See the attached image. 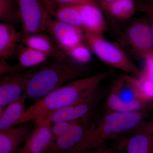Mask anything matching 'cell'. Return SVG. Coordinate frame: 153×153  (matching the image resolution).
<instances>
[{"instance_id":"obj_21","label":"cell","mask_w":153,"mask_h":153,"mask_svg":"<svg viewBox=\"0 0 153 153\" xmlns=\"http://www.w3.org/2000/svg\"><path fill=\"white\" fill-rule=\"evenodd\" d=\"M0 21L12 25L20 21L16 0H0Z\"/></svg>"},{"instance_id":"obj_17","label":"cell","mask_w":153,"mask_h":153,"mask_svg":"<svg viewBox=\"0 0 153 153\" xmlns=\"http://www.w3.org/2000/svg\"><path fill=\"white\" fill-rule=\"evenodd\" d=\"M47 7L51 15L54 16L56 20L81 27V16L75 5L58 4L49 1Z\"/></svg>"},{"instance_id":"obj_1","label":"cell","mask_w":153,"mask_h":153,"mask_svg":"<svg viewBox=\"0 0 153 153\" xmlns=\"http://www.w3.org/2000/svg\"><path fill=\"white\" fill-rule=\"evenodd\" d=\"M111 68L97 74L75 79L36 100L26 109L16 126L35 121L36 119L82 100L97 90L99 85L114 72Z\"/></svg>"},{"instance_id":"obj_32","label":"cell","mask_w":153,"mask_h":153,"mask_svg":"<svg viewBox=\"0 0 153 153\" xmlns=\"http://www.w3.org/2000/svg\"><path fill=\"white\" fill-rule=\"evenodd\" d=\"M102 153H114V152L112 149L103 148Z\"/></svg>"},{"instance_id":"obj_8","label":"cell","mask_w":153,"mask_h":153,"mask_svg":"<svg viewBox=\"0 0 153 153\" xmlns=\"http://www.w3.org/2000/svg\"><path fill=\"white\" fill-rule=\"evenodd\" d=\"M46 32L63 52L85 43V32L81 27L65 24L57 20H51Z\"/></svg>"},{"instance_id":"obj_26","label":"cell","mask_w":153,"mask_h":153,"mask_svg":"<svg viewBox=\"0 0 153 153\" xmlns=\"http://www.w3.org/2000/svg\"><path fill=\"white\" fill-rule=\"evenodd\" d=\"M7 59L0 57V74L1 75L10 74L24 71L28 68L21 67L17 64L16 66L10 65L7 63Z\"/></svg>"},{"instance_id":"obj_20","label":"cell","mask_w":153,"mask_h":153,"mask_svg":"<svg viewBox=\"0 0 153 153\" xmlns=\"http://www.w3.org/2000/svg\"><path fill=\"white\" fill-rule=\"evenodd\" d=\"M102 10L108 16L121 20L129 19L137 11L134 0H116Z\"/></svg>"},{"instance_id":"obj_23","label":"cell","mask_w":153,"mask_h":153,"mask_svg":"<svg viewBox=\"0 0 153 153\" xmlns=\"http://www.w3.org/2000/svg\"><path fill=\"white\" fill-rule=\"evenodd\" d=\"M136 10L144 13L148 18L153 33V0H134Z\"/></svg>"},{"instance_id":"obj_4","label":"cell","mask_w":153,"mask_h":153,"mask_svg":"<svg viewBox=\"0 0 153 153\" xmlns=\"http://www.w3.org/2000/svg\"><path fill=\"white\" fill-rule=\"evenodd\" d=\"M85 43L91 52L102 62L113 69L123 71L125 74L140 77L141 70L134 63L119 47L105 40L103 36L85 32Z\"/></svg>"},{"instance_id":"obj_12","label":"cell","mask_w":153,"mask_h":153,"mask_svg":"<svg viewBox=\"0 0 153 153\" xmlns=\"http://www.w3.org/2000/svg\"><path fill=\"white\" fill-rule=\"evenodd\" d=\"M81 17V27L85 33L102 36L106 30V21L99 6L91 4L75 5Z\"/></svg>"},{"instance_id":"obj_28","label":"cell","mask_w":153,"mask_h":153,"mask_svg":"<svg viewBox=\"0 0 153 153\" xmlns=\"http://www.w3.org/2000/svg\"><path fill=\"white\" fill-rule=\"evenodd\" d=\"M49 1L58 4H91L99 6L96 0H49Z\"/></svg>"},{"instance_id":"obj_18","label":"cell","mask_w":153,"mask_h":153,"mask_svg":"<svg viewBox=\"0 0 153 153\" xmlns=\"http://www.w3.org/2000/svg\"><path fill=\"white\" fill-rule=\"evenodd\" d=\"M153 139V134L141 127L126 141V153H152Z\"/></svg>"},{"instance_id":"obj_6","label":"cell","mask_w":153,"mask_h":153,"mask_svg":"<svg viewBox=\"0 0 153 153\" xmlns=\"http://www.w3.org/2000/svg\"><path fill=\"white\" fill-rule=\"evenodd\" d=\"M124 35L125 41L137 57L145 59L153 55V33L146 17L132 22Z\"/></svg>"},{"instance_id":"obj_13","label":"cell","mask_w":153,"mask_h":153,"mask_svg":"<svg viewBox=\"0 0 153 153\" xmlns=\"http://www.w3.org/2000/svg\"><path fill=\"white\" fill-rule=\"evenodd\" d=\"M88 117L79 120L66 133L57 137L50 153H66L82 139L90 124Z\"/></svg>"},{"instance_id":"obj_29","label":"cell","mask_w":153,"mask_h":153,"mask_svg":"<svg viewBox=\"0 0 153 153\" xmlns=\"http://www.w3.org/2000/svg\"><path fill=\"white\" fill-rule=\"evenodd\" d=\"M101 10L107 5L113 2L116 0H96Z\"/></svg>"},{"instance_id":"obj_22","label":"cell","mask_w":153,"mask_h":153,"mask_svg":"<svg viewBox=\"0 0 153 153\" xmlns=\"http://www.w3.org/2000/svg\"><path fill=\"white\" fill-rule=\"evenodd\" d=\"M65 53L70 61L77 65L87 64L92 59L91 51L85 43L67 50Z\"/></svg>"},{"instance_id":"obj_19","label":"cell","mask_w":153,"mask_h":153,"mask_svg":"<svg viewBox=\"0 0 153 153\" xmlns=\"http://www.w3.org/2000/svg\"><path fill=\"white\" fill-rule=\"evenodd\" d=\"M15 54L18 59V65L25 68L36 67L48 61L49 57L38 50L20 43Z\"/></svg>"},{"instance_id":"obj_30","label":"cell","mask_w":153,"mask_h":153,"mask_svg":"<svg viewBox=\"0 0 153 153\" xmlns=\"http://www.w3.org/2000/svg\"><path fill=\"white\" fill-rule=\"evenodd\" d=\"M143 128L150 131L153 134V120L148 123H145L142 126Z\"/></svg>"},{"instance_id":"obj_2","label":"cell","mask_w":153,"mask_h":153,"mask_svg":"<svg viewBox=\"0 0 153 153\" xmlns=\"http://www.w3.org/2000/svg\"><path fill=\"white\" fill-rule=\"evenodd\" d=\"M149 113H122L108 110L98 120L90 123L81 140L66 153H79L102 147L108 140L140 128Z\"/></svg>"},{"instance_id":"obj_24","label":"cell","mask_w":153,"mask_h":153,"mask_svg":"<svg viewBox=\"0 0 153 153\" xmlns=\"http://www.w3.org/2000/svg\"><path fill=\"white\" fill-rule=\"evenodd\" d=\"M79 120L59 122L51 126V131L55 139L68 132L72 126Z\"/></svg>"},{"instance_id":"obj_9","label":"cell","mask_w":153,"mask_h":153,"mask_svg":"<svg viewBox=\"0 0 153 153\" xmlns=\"http://www.w3.org/2000/svg\"><path fill=\"white\" fill-rule=\"evenodd\" d=\"M49 124L36 125L18 153H50L55 138Z\"/></svg>"},{"instance_id":"obj_25","label":"cell","mask_w":153,"mask_h":153,"mask_svg":"<svg viewBox=\"0 0 153 153\" xmlns=\"http://www.w3.org/2000/svg\"><path fill=\"white\" fill-rule=\"evenodd\" d=\"M140 90L147 100L153 101V81L143 77L137 78Z\"/></svg>"},{"instance_id":"obj_31","label":"cell","mask_w":153,"mask_h":153,"mask_svg":"<svg viewBox=\"0 0 153 153\" xmlns=\"http://www.w3.org/2000/svg\"><path fill=\"white\" fill-rule=\"evenodd\" d=\"M102 149H103L102 147L100 148H98V149H93L90 150L85 151V152L79 153H102Z\"/></svg>"},{"instance_id":"obj_10","label":"cell","mask_w":153,"mask_h":153,"mask_svg":"<svg viewBox=\"0 0 153 153\" xmlns=\"http://www.w3.org/2000/svg\"><path fill=\"white\" fill-rule=\"evenodd\" d=\"M22 43L46 54L53 60H70L65 52L59 48L53 39L44 32L24 35Z\"/></svg>"},{"instance_id":"obj_15","label":"cell","mask_w":153,"mask_h":153,"mask_svg":"<svg viewBox=\"0 0 153 153\" xmlns=\"http://www.w3.org/2000/svg\"><path fill=\"white\" fill-rule=\"evenodd\" d=\"M23 33L19 32L13 25L0 24V57L7 60L15 54L17 47L22 43Z\"/></svg>"},{"instance_id":"obj_11","label":"cell","mask_w":153,"mask_h":153,"mask_svg":"<svg viewBox=\"0 0 153 153\" xmlns=\"http://www.w3.org/2000/svg\"><path fill=\"white\" fill-rule=\"evenodd\" d=\"M109 92L124 102L148 100L144 97L140 90L137 77L126 74L120 75L115 80Z\"/></svg>"},{"instance_id":"obj_14","label":"cell","mask_w":153,"mask_h":153,"mask_svg":"<svg viewBox=\"0 0 153 153\" xmlns=\"http://www.w3.org/2000/svg\"><path fill=\"white\" fill-rule=\"evenodd\" d=\"M30 131L26 126L0 131V153H18L21 145L24 143Z\"/></svg>"},{"instance_id":"obj_16","label":"cell","mask_w":153,"mask_h":153,"mask_svg":"<svg viewBox=\"0 0 153 153\" xmlns=\"http://www.w3.org/2000/svg\"><path fill=\"white\" fill-rule=\"evenodd\" d=\"M28 98L23 94L16 101L8 105L0 113V131L14 127L25 113L26 101Z\"/></svg>"},{"instance_id":"obj_27","label":"cell","mask_w":153,"mask_h":153,"mask_svg":"<svg viewBox=\"0 0 153 153\" xmlns=\"http://www.w3.org/2000/svg\"><path fill=\"white\" fill-rule=\"evenodd\" d=\"M145 66L140 77L153 81V54L145 58Z\"/></svg>"},{"instance_id":"obj_5","label":"cell","mask_w":153,"mask_h":153,"mask_svg":"<svg viewBox=\"0 0 153 153\" xmlns=\"http://www.w3.org/2000/svg\"><path fill=\"white\" fill-rule=\"evenodd\" d=\"M23 35L46 31L50 14L45 0H16Z\"/></svg>"},{"instance_id":"obj_7","label":"cell","mask_w":153,"mask_h":153,"mask_svg":"<svg viewBox=\"0 0 153 153\" xmlns=\"http://www.w3.org/2000/svg\"><path fill=\"white\" fill-rule=\"evenodd\" d=\"M35 67L19 72L1 75L0 80V113L16 101L25 92Z\"/></svg>"},{"instance_id":"obj_3","label":"cell","mask_w":153,"mask_h":153,"mask_svg":"<svg viewBox=\"0 0 153 153\" xmlns=\"http://www.w3.org/2000/svg\"><path fill=\"white\" fill-rule=\"evenodd\" d=\"M86 71L81 65L68 61L53 60L35 67L24 94L37 100L75 79L82 78Z\"/></svg>"},{"instance_id":"obj_33","label":"cell","mask_w":153,"mask_h":153,"mask_svg":"<svg viewBox=\"0 0 153 153\" xmlns=\"http://www.w3.org/2000/svg\"><path fill=\"white\" fill-rule=\"evenodd\" d=\"M152 153H153V142H152Z\"/></svg>"}]
</instances>
